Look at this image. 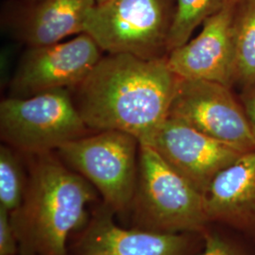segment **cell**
Returning <instances> with one entry per match:
<instances>
[{
    "label": "cell",
    "mask_w": 255,
    "mask_h": 255,
    "mask_svg": "<svg viewBox=\"0 0 255 255\" xmlns=\"http://www.w3.org/2000/svg\"><path fill=\"white\" fill-rule=\"evenodd\" d=\"M145 145L204 196L217 175L244 153L171 117Z\"/></svg>",
    "instance_id": "obj_9"
},
{
    "label": "cell",
    "mask_w": 255,
    "mask_h": 255,
    "mask_svg": "<svg viewBox=\"0 0 255 255\" xmlns=\"http://www.w3.org/2000/svg\"><path fill=\"white\" fill-rule=\"evenodd\" d=\"M228 0H175L173 22L167 40L168 53L187 43L194 30Z\"/></svg>",
    "instance_id": "obj_15"
},
{
    "label": "cell",
    "mask_w": 255,
    "mask_h": 255,
    "mask_svg": "<svg viewBox=\"0 0 255 255\" xmlns=\"http://www.w3.org/2000/svg\"><path fill=\"white\" fill-rule=\"evenodd\" d=\"M241 152L255 149V137L231 87L179 78L169 116Z\"/></svg>",
    "instance_id": "obj_7"
},
{
    "label": "cell",
    "mask_w": 255,
    "mask_h": 255,
    "mask_svg": "<svg viewBox=\"0 0 255 255\" xmlns=\"http://www.w3.org/2000/svg\"><path fill=\"white\" fill-rule=\"evenodd\" d=\"M174 12L175 0H105L92 10L84 32L109 54L164 58Z\"/></svg>",
    "instance_id": "obj_4"
},
{
    "label": "cell",
    "mask_w": 255,
    "mask_h": 255,
    "mask_svg": "<svg viewBox=\"0 0 255 255\" xmlns=\"http://www.w3.org/2000/svg\"><path fill=\"white\" fill-rule=\"evenodd\" d=\"M178 82L167 56L108 54L75 87L73 101L90 129L119 130L147 144L169 116Z\"/></svg>",
    "instance_id": "obj_1"
},
{
    "label": "cell",
    "mask_w": 255,
    "mask_h": 255,
    "mask_svg": "<svg viewBox=\"0 0 255 255\" xmlns=\"http://www.w3.org/2000/svg\"><path fill=\"white\" fill-rule=\"evenodd\" d=\"M96 5V0H39L26 17L23 38L32 47L83 33Z\"/></svg>",
    "instance_id": "obj_13"
},
{
    "label": "cell",
    "mask_w": 255,
    "mask_h": 255,
    "mask_svg": "<svg viewBox=\"0 0 255 255\" xmlns=\"http://www.w3.org/2000/svg\"><path fill=\"white\" fill-rule=\"evenodd\" d=\"M105 0H96V2H97V4H99V3H102V2H104Z\"/></svg>",
    "instance_id": "obj_20"
},
{
    "label": "cell",
    "mask_w": 255,
    "mask_h": 255,
    "mask_svg": "<svg viewBox=\"0 0 255 255\" xmlns=\"http://www.w3.org/2000/svg\"><path fill=\"white\" fill-rule=\"evenodd\" d=\"M238 2L228 0L203 22L198 36L168 53L167 64L178 78L232 86L236 77L235 18Z\"/></svg>",
    "instance_id": "obj_10"
},
{
    "label": "cell",
    "mask_w": 255,
    "mask_h": 255,
    "mask_svg": "<svg viewBox=\"0 0 255 255\" xmlns=\"http://www.w3.org/2000/svg\"><path fill=\"white\" fill-rule=\"evenodd\" d=\"M241 104L255 137V85L247 87L241 97Z\"/></svg>",
    "instance_id": "obj_19"
},
{
    "label": "cell",
    "mask_w": 255,
    "mask_h": 255,
    "mask_svg": "<svg viewBox=\"0 0 255 255\" xmlns=\"http://www.w3.org/2000/svg\"><path fill=\"white\" fill-rule=\"evenodd\" d=\"M200 255H243L218 234L205 235V247Z\"/></svg>",
    "instance_id": "obj_18"
},
{
    "label": "cell",
    "mask_w": 255,
    "mask_h": 255,
    "mask_svg": "<svg viewBox=\"0 0 255 255\" xmlns=\"http://www.w3.org/2000/svg\"><path fill=\"white\" fill-rule=\"evenodd\" d=\"M90 128L82 119L68 89L45 92L0 103V135L6 145L28 155L58 149L87 135Z\"/></svg>",
    "instance_id": "obj_5"
},
{
    "label": "cell",
    "mask_w": 255,
    "mask_h": 255,
    "mask_svg": "<svg viewBox=\"0 0 255 255\" xmlns=\"http://www.w3.org/2000/svg\"><path fill=\"white\" fill-rule=\"evenodd\" d=\"M18 252V239L10 213L0 205V255H16Z\"/></svg>",
    "instance_id": "obj_17"
},
{
    "label": "cell",
    "mask_w": 255,
    "mask_h": 255,
    "mask_svg": "<svg viewBox=\"0 0 255 255\" xmlns=\"http://www.w3.org/2000/svg\"><path fill=\"white\" fill-rule=\"evenodd\" d=\"M140 142L119 130H101L60 146V158L97 189L115 213L132 207Z\"/></svg>",
    "instance_id": "obj_6"
},
{
    "label": "cell",
    "mask_w": 255,
    "mask_h": 255,
    "mask_svg": "<svg viewBox=\"0 0 255 255\" xmlns=\"http://www.w3.org/2000/svg\"><path fill=\"white\" fill-rule=\"evenodd\" d=\"M132 206L142 229L161 233H200L210 220L205 196L151 146L140 144Z\"/></svg>",
    "instance_id": "obj_3"
},
{
    "label": "cell",
    "mask_w": 255,
    "mask_h": 255,
    "mask_svg": "<svg viewBox=\"0 0 255 255\" xmlns=\"http://www.w3.org/2000/svg\"><path fill=\"white\" fill-rule=\"evenodd\" d=\"M101 58L100 46L85 32L67 42L29 47L10 81V97L75 88Z\"/></svg>",
    "instance_id": "obj_8"
},
{
    "label": "cell",
    "mask_w": 255,
    "mask_h": 255,
    "mask_svg": "<svg viewBox=\"0 0 255 255\" xmlns=\"http://www.w3.org/2000/svg\"><path fill=\"white\" fill-rule=\"evenodd\" d=\"M116 213L102 204L79 240L80 255H185L188 239L182 234L118 226Z\"/></svg>",
    "instance_id": "obj_11"
},
{
    "label": "cell",
    "mask_w": 255,
    "mask_h": 255,
    "mask_svg": "<svg viewBox=\"0 0 255 255\" xmlns=\"http://www.w3.org/2000/svg\"><path fill=\"white\" fill-rule=\"evenodd\" d=\"M31 1H34V2H37V1H39V0H31Z\"/></svg>",
    "instance_id": "obj_21"
},
{
    "label": "cell",
    "mask_w": 255,
    "mask_h": 255,
    "mask_svg": "<svg viewBox=\"0 0 255 255\" xmlns=\"http://www.w3.org/2000/svg\"><path fill=\"white\" fill-rule=\"evenodd\" d=\"M14 148L0 146V205L12 213L24 201L27 186L25 175Z\"/></svg>",
    "instance_id": "obj_16"
},
{
    "label": "cell",
    "mask_w": 255,
    "mask_h": 255,
    "mask_svg": "<svg viewBox=\"0 0 255 255\" xmlns=\"http://www.w3.org/2000/svg\"><path fill=\"white\" fill-rule=\"evenodd\" d=\"M24 201L10 218L25 255H66L69 235L86 220L97 189L51 151L32 154Z\"/></svg>",
    "instance_id": "obj_2"
},
{
    "label": "cell",
    "mask_w": 255,
    "mask_h": 255,
    "mask_svg": "<svg viewBox=\"0 0 255 255\" xmlns=\"http://www.w3.org/2000/svg\"><path fill=\"white\" fill-rule=\"evenodd\" d=\"M236 77L245 87L255 85V0H239L235 18Z\"/></svg>",
    "instance_id": "obj_14"
},
{
    "label": "cell",
    "mask_w": 255,
    "mask_h": 255,
    "mask_svg": "<svg viewBox=\"0 0 255 255\" xmlns=\"http://www.w3.org/2000/svg\"><path fill=\"white\" fill-rule=\"evenodd\" d=\"M208 219L237 227L255 225V149L244 152L221 172L205 195Z\"/></svg>",
    "instance_id": "obj_12"
}]
</instances>
